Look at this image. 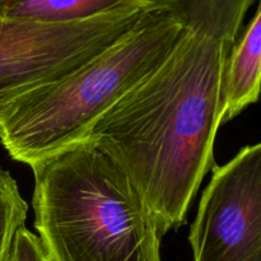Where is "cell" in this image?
Segmentation results:
<instances>
[{
	"instance_id": "1",
	"label": "cell",
	"mask_w": 261,
	"mask_h": 261,
	"mask_svg": "<svg viewBox=\"0 0 261 261\" xmlns=\"http://www.w3.org/2000/svg\"><path fill=\"white\" fill-rule=\"evenodd\" d=\"M233 46L185 30L168 58L89 130L121 167L161 236L184 226L214 163L223 76Z\"/></svg>"
},
{
	"instance_id": "2",
	"label": "cell",
	"mask_w": 261,
	"mask_h": 261,
	"mask_svg": "<svg viewBox=\"0 0 261 261\" xmlns=\"http://www.w3.org/2000/svg\"><path fill=\"white\" fill-rule=\"evenodd\" d=\"M30 167L35 228L48 261H161L154 217L94 143L83 139Z\"/></svg>"
},
{
	"instance_id": "3",
	"label": "cell",
	"mask_w": 261,
	"mask_h": 261,
	"mask_svg": "<svg viewBox=\"0 0 261 261\" xmlns=\"http://www.w3.org/2000/svg\"><path fill=\"white\" fill-rule=\"evenodd\" d=\"M184 27L152 8L134 30L60 81L30 92L0 116V143L18 162L86 139L97 120L168 58Z\"/></svg>"
},
{
	"instance_id": "4",
	"label": "cell",
	"mask_w": 261,
	"mask_h": 261,
	"mask_svg": "<svg viewBox=\"0 0 261 261\" xmlns=\"http://www.w3.org/2000/svg\"><path fill=\"white\" fill-rule=\"evenodd\" d=\"M148 3L70 23L0 17V116L30 92L60 81L137 27Z\"/></svg>"
},
{
	"instance_id": "5",
	"label": "cell",
	"mask_w": 261,
	"mask_h": 261,
	"mask_svg": "<svg viewBox=\"0 0 261 261\" xmlns=\"http://www.w3.org/2000/svg\"><path fill=\"white\" fill-rule=\"evenodd\" d=\"M212 172L189 236L194 261H261V144Z\"/></svg>"
},
{
	"instance_id": "6",
	"label": "cell",
	"mask_w": 261,
	"mask_h": 261,
	"mask_svg": "<svg viewBox=\"0 0 261 261\" xmlns=\"http://www.w3.org/2000/svg\"><path fill=\"white\" fill-rule=\"evenodd\" d=\"M261 74V10L237 38L227 60L223 76L222 124L239 116L259 99Z\"/></svg>"
},
{
	"instance_id": "7",
	"label": "cell",
	"mask_w": 261,
	"mask_h": 261,
	"mask_svg": "<svg viewBox=\"0 0 261 261\" xmlns=\"http://www.w3.org/2000/svg\"><path fill=\"white\" fill-rule=\"evenodd\" d=\"M175 17L184 30L233 46L257 0H143Z\"/></svg>"
},
{
	"instance_id": "8",
	"label": "cell",
	"mask_w": 261,
	"mask_h": 261,
	"mask_svg": "<svg viewBox=\"0 0 261 261\" xmlns=\"http://www.w3.org/2000/svg\"><path fill=\"white\" fill-rule=\"evenodd\" d=\"M143 0H0V17L41 23H70L98 17Z\"/></svg>"
},
{
	"instance_id": "9",
	"label": "cell",
	"mask_w": 261,
	"mask_h": 261,
	"mask_svg": "<svg viewBox=\"0 0 261 261\" xmlns=\"http://www.w3.org/2000/svg\"><path fill=\"white\" fill-rule=\"evenodd\" d=\"M27 212L17 181L0 167V261H13L17 237L25 228Z\"/></svg>"
},
{
	"instance_id": "10",
	"label": "cell",
	"mask_w": 261,
	"mask_h": 261,
	"mask_svg": "<svg viewBox=\"0 0 261 261\" xmlns=\"http://www.w3.org/2000/svg\"><path fill=\"white\" fill-rule=\"evenodd\" d=\"M13 261H48V257L38 237L23 228L17 237Z\"/></svg>"
}]
</instances>
